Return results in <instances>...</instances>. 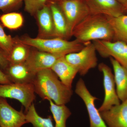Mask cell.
<instances>
[{"label": "cell", "mask_w": 127, "mask_h": 127, "mask_svg": "<svg viewBox=\"0 0 127 127\" xmlns=\"http://www.w3.org/2000/svg\"><path fill=\"white\" fill-rule=\"evenodd\" d=\"M32 84L35 92L41 98L51 100L58 105L67 103L73 94L72 88L65 86L51 69L37 73Z\"/></svg>", "instance_id": "1"}, {"label": "cell", "mask_w": 127, "mask_h": 127, "mask_svg": "<svg viewBox=\"0 0 127 127\" xmlns=\"http://www.w3.org/2000/svg\"><path fill=\"white\" fill-rule=\"evenodd\" d=\"M72 36L84 44L96 40L112 41L114 32L106 16L90 14L76 27Z\"/></svg>", "instance_id": "2"}, {"label": "cell", "mask_w": 127, "mask_h": 127, "mask_svg": "<svg viewBox=\"0 0 127 127\" xmlns=\"http://www.w3.org/2000/svg\"><path fill=\"white\" fill-rule=\"evenodd\" d=\"M14 38L16 42L42 51L65 56L72 53L78 52L85 45L76 39L68 41L58 37L42 39L32 38L28 35L16 37Z\"/></svg>", "instance_id": "3"}, {"label": "cell", "mask_w": 127, "mask_h": 127, "mask_svg": "<svg viewBox=\"0 0 127 127\" xmlns=\"http://www.w3.org/2000/svg\"><path fill=\"white\" fill-rule=\"evenodd\" d=\"M57 3L65 18L69 39L76 27L90 15L89 8L86 0H64Z\"/></svg>", "instance_id": "4"}, {"label": "cell", "mask_w": 127, "mask_h": 127, "mask_svg": "<svg viewBox=\"0 0 127 127\" xmlns=\"http://www.w3.org/2000/svg\"><path fill=\"white\" fill-rule=\"evenodd\" d=\"M96 52L93 42H89L79 51L69 53L65 57L67 61L76 68L80 75L84 76L97 65Z\"/></svg>", "instance_id": "5"}, {"label": "cell", "mask_w": 127, "mask_h": 127, "mask_svg": "<svg viewBox=\"0 0 127 127\" xmlns=\"http://www.w3.org/2000/svg\"><path fill=\"white\" fill-rule=\"evenodd\" d=\"M35 93L32 83L0 85V97L18 100L25 107L26 111L35 99Z\"/></svg>", "instance_id": "6"}, {"label": "cell", "mask_w": 127, "mask_h": 127, "mask_svg": "<svg viewBox=\"0 0 127 127\" xmlns=\"http://www.w3.org/2000/svg\"><path fill=\"white\" fill-rule=\"evenodd\" d=\"M75 92L85 104L89 117L90 127H108L95 106V101L98 98L91 94L81 78L76 84Z\"/></svg>", "instance_id": "7"}, {"label": "cell", "mask_w": 127, "mask_h": 127, "mask_svg": "<svg viewBox=\"0 0 127 127\" xmlns=\"http://www.w3.org/2000/svg\"><path fill=\"white\" fill-rule=\"evenodd\" d=\"M98 67L99 71L103 75L104 98L98 109L99 112H101L108 110L113 106L120 104L121 101L116 92L114 75L111 68L103 63L99 64Z\"/></svg>", "instance_id": "8"}, {"label": "cell", "mask_w": 127, "mask_h": 127, "mask_svg": "<svg viewBox=\"0 0 127 127\" xmlns=\"http://www.w3.org/2000/svg\"><path fill=\"white\" fill-rule=\"evenodd\" d=\"M96 50L104 58H113L127 68V43L120 41H93Z\"/></svg>", "instance_id": "9"}, {"label": "cell", "mask_w": 127, "mask_h": 127, "mask_svg": "<svg viewBox=\"0 0 127 127\" xmlns=\"http://www.w3.org/2000/svg\"><path fill=\"white\" fill-rule=\"evenodd\" d=\"M27 123L23 110L18 111L0 97V126L1 127H22Z\"/></svg>", "instance_id": "10"}, {"label": "cell", "mask_w": 127, "mask_h": 127, "mask_svg": "<svg viewBox=\"0 0 127 127\" xmlns=\"http://www.w3.org/2000/svg\"><path fill=\"white\" fill-rule=\"evenodd\" d=\"M34 48L31 50L26 62L36 73L42 70L51 69L60 57L65 56L42 51Z\"/></svg>", "instance_id": "11"}, {"label": "cell", "mask_w": 127, "mask_h": 127, "mask_svg": "<svg viewBox=\"0 0 127 127\" xmlns=\"http://www.w3.org/2000/svg\"><path fill=\"white\" fill-rule=\"evenodd\" d=\"M90 14L116 17L124 15L123 5L116 0H86Z\"/></svg>", "instance_id": "12"}, {"label": "cell", "mask_w": 127, "mask_h": 127, "mask_svg": "<svg viewBox=\"0 0 127 127\" xmlns=\"http://www.w3.org/2000/svg\"><path fill=\"white\" fill-rule=\"evenodd\" d=\"M38 27L37 38L42 39L55 38V29L50 6L47 4L34 16Z\"/></svg>", "instance_id": "13"}, {"label": "cell", "mask_w": 127, "mask_h": 127, "mask_svg": "<svg viewBox=\"0 0 127 127\" xmlns=\"http://www.w3.org/2000/svg\"><path fill=\"white\" fill-rule=\"evenodd\" d=\"M100 112L108 127H127V100Z\"/></svg>", "instance_id": "14"}, {"label": "cell", "mask_w": 127, "mask_h": 127, "mask_svg": "<svg viewBox=\"0 0 127 127\" xmlns=\"http://www.w3.org/2000/svg\"><path fill=\"white\" fill-rule=\"evenodd\" d=\"M4 71L12 83L18 84L32 83L36 74L30 68L26 62L9 63Z\"/></svg>", "instance_id": "15"}, {"label": "cell", "mask_w": 127, "mask_h": 127, "mask_svg": "<svg viewBox=\"0 0 127 127\" xmlns=\"http://www.w3.org/2000/svg\"><path fill=\"white\" fill-rule=\"evenodd\" d=\"M65 56L60 57L51 69L65 86L72 88L73 81L78 71L67 61Z\"/></svg>", "instance_id": "16"}, {"label": "cell", "mask_w": 127, "mask_h": 127, "mask_svg": "<svg viewBox=\"0 0 127 127\" xmlns=\"http://www.w3.org/2000/svg\"><path fill=\"white\" fill-rule=\"evenodd\" d=\"M109 58L113 68L116 92L122 102L127 100V68L113 58Z\"/></svg>", "instance_id": "17"}, {"label": "cell", "mask_w": 127, "mask_h": 127, "mask_svg": "<svg viewBox=\"0 0 127 127\" xmlns=\"http://www.w3.org/2000/svg\"><path fill=\"white\" fill-rule=\"evenodd\" d=\"M52 14L55 37L68 39L66 21L64 15L57 3L47 2Z\"/></svg>", "instance_id": "18"}, {"label": "cell", "mask_w": 127, "mask_h": 127, "mask_svg": "<svg viewBox=\"0 0 127 127\" xmlns=\"http://www.w3.org/2000/svg\"><path fill=\"white\" fill-rule=\"evenodd\" d=\"M107 16L114 32L113 41L127 43V15L113 17Z\"/></svg>", "instance_id": "19"}, {"label": "cell", "mask_w": 127, "mask_h": 127, "mask_svg": "<svg viewBox=\"0 0 127 127\" xmlns=\"http://www.w3.org/2000/svg\"><path fill=\"white\" fill-rule=\"evenodd\" d=\"M50 111L55 123V127H66V122L71 112L65 104L58 105L49 100Z\"/></svg>", "instance_id": "20"}, {"label": "cell", "mask_w": 127, "mask_h": 127, "mask_svg": "<svg viewBox=\"0 0 127 127\" xmlns=\"http://www.w3.org/2000/svg\"><path fill=\"white\" fill-rule=\"evenodd\" d=\"M26 112L27 123L31 124L33 127H55L52 116H49L46 118L42 117L37 113L34 103Z\"/></svg>", "instance_id": "21"}, {"label": "cell", "mask_w": 127, "mask_h": 127, "mask_svg": "<svg viewBox=\"0 0 127 127\" xmlns=\"http://www.w3.org/2000/svg\"><path fill=\"white\" fill-rule=\"evenodd\" d=\"M31 47L15 41V43L8 56L9 63L18 64L25 62L30 56L32 50Z\"/></svg>", "instance_id": "22"}, {"label": "cell", "mask_w": 127, "mask_h": 127, "mask_svg": "<svg viewBox=\"0 0 127 127\" xmlns=\"http://www.w3.org/2000/svg\"><path fill=\"white\" fill-rule=\"evenodd\" d=\"M0 21L4 27L9 30H16L22 26L24 18L20 13L9 12L1 16Z\"/></svg>", "instance_id": "23"}, {"label": "cell", "mask_w": 127, "mask_h": 127, "mask_svg": "<svg viewBox=\"0 0 127 127\" xmlns=\"http://www.w3.org/2000/svg\"><path fill=\"white\" fill-rule=\"evenodd\" d=\"M15 43L14 37L6 34L0 23V49L8 56Z\"/></svg>", "instance_id": "24"}, {"label": "cell", "mask_w": 127, "mask_h": 127, "mask_svg": "<svg viewBox=\"0 0 127 127\" xmlns=\"http://www.w3.org/2000/svg\"><path fill=\"white\" fill-rule=\"evenodd\" d=\"M47 1V0H24L25 11L34 16L38 11L46 5Z\"/></svg>", "instance_id": "25"}, {"label": "cell", "mask_w": 127, "mask_h": 127, "mask_svg": "<svg viewBox=\"0 0 127 127\" xmlns=\"http://www.w3.org/2000/svg\"><path fill=\"white\" fill-rule=\"evenodd\" d=\"M24 0H0V10L7 12L20 4Z\"/></svg>", "instance_id": "26"}, {"label": "cell", "mask_w": 127, "mask_h": 127, "mask_svg": "<svg viewBox=\"0 0 127 127\" xmlns=\"http://www.w3.org/2000/svg\"><path fill=\"white\" fill-rule=\"evenodd\" d=\"M9 63L7 55L0 50V67L4 71L7 68Z\"/></svg>", "instance_id": "27"}, {"label": "cell", "mask_w": 127, "mask_h": 127, "mask_svg": "<svg viewBox=\"0 0 127 127\" xmlns=\"http://www.w3.org/2000/svg\"><path fill=\"white\" fill-rule=\"evenodd\" d=\"M12 83L4 70L0 67V85Z\"/></svg>", "instance_id": "28"}, {"label": "cell", "mask_w": 127, "mask_h": 127, "mask_svg": "<svg viewBox=\"0 0 127 127\" xmlns=\"http://www.w3.org/2000/svg\"><path fill=\"white\" fill-rule=\"evenodd\" d=\"M120 4H122L123 6L127 4V0H116Z\"/></svg>", "instance_id": "29"}, {"label": "cell", "mask_w": 127, "mask_h": 127, "mask_svg": "<svg viewBox=\"0 0 127 127\" xmlns=\"http://www.w3.org/2000/svg\"><path fill=\"white\" fill-rule=\"evenodd\" d=\"M64 0H47L48 2H55V3H57V2H60Z\"/></svg>", "instance_id": "30"}, {"label": "cell", "mask_w": 127, "mask_h": 127, "mask_svg": "<svg viewBox=\"0 0 127 127\" xmlns=\"http://www.w3.org/2000/svg\"><path fill=\"white\" fill-rule=\"evenodd\" d=\"M124 14L125 15H127V4L124 6Z\"/></svg>", "instance_id": "31"}, {"label": "cell", "mask_w": 127, "mask_h": 127, "mask_svg": "<svg viewBox=\"0 0 127 127\" xmlns=\"http://www.w3.org/2000/svg\"></svg>", "instance_id": "32"}, {"label": "cell", "mask_w": 127, "mask_h": 127, "mask_svg": "<svg viewBox=\"0 0 127 127\" xmlns=\"http://www.w3.org/2000/svg\"></svg>", "instance_id": "33"}]
</instances>
